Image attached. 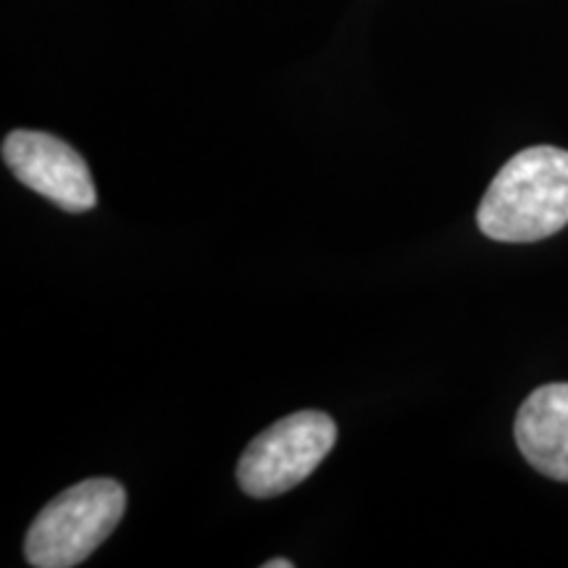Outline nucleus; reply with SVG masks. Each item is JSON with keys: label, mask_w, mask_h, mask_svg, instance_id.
<instances>
[{"label": "nucleus", "mask_w": 568, "mask_h": 568, "mask_svg": "<svg viewBox=\"0 0 568 568\" xmlns=\"http://www.w3.org/2000/svg\"><path fill=\"white\" fill-rule=\"evenodd\" d=\"M126 510V493L113 479H88L48 503L27 531L24 552L34 568H71L101 548Z\"/></svg>", "instance_id": "2"}, {"label": "nucleus", "mask_w": 568, "mask_h": 568, "mask_svg": "<svg viewBox=\"0 0 568 568\" xmlns=\"http://www.w3.org/2000/svg\"><path fill=\"white\" fill-rule=\"evenodd\" d=\"M497 243H537L568 224V151L537 145L497 172L477 211Z\"/></svg>", "instance_id": "1"}, {"label": "nucleus", "mask_w": 568, "mask_h": 568, "mask_svg": "<svg viewBox=\"0 0 568 568\" xmlns=\"http://www.w3.org/2000/svg\"><path fill=\"white\" fill-rule=\"evenodd\" d=\"M516 445L545 477L568 481V385L531 393L516 416Z\"/></svg>", "instance_id": "5"}, {"label": "nucleus", "mask_w": 568, "mask_h": 568, "mask_svg": "<svg viewBox=\"0 0 568 568\" xmlns=\"http://www.w3.org/2000/svg\"><path fill=\"white\" fill-rule=\"evenodd\" d=\"M266 568H293V560H287V558H280V560H268Z\"/></svg>", "instance_id": "6"}, {"label": "nucleus", "mask_w": 568, "mask_h": 568, "mask_svg": "<svg viewBox=\"0 0 568 568\" xmlns=\"http://www.w3.org/2000/svg\"><path fill=\"white\" fill-rule=\"evenodd\" d=\"M337 443V426L322 410H297L261 432L237 464V481L251 497H274L316 471Z\"/></svg>", "instance_id": "3"}, {"label": "nucleus", "mask_w": 568, "mask_h": 568, "mask_svg": "<svg viewBox=\"0 0 568 568\" xmlns=\"http://www.w3.org/2000/svg\"><path fill=\"white\" fill-rule=\"evenodd\" d=\"M3 161L21 184L69 213L90 211L98 201L88 163L74 148L45 132L17 130L3 140Z\"/></svg>", "instance_id": "4"}]
</instances>
